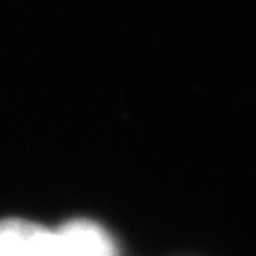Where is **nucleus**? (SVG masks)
<instances>
[{
	"mask_svg": "<svg viewBox=\"0 0 256 256\" xmlns=\"http://www.w3.org/2000/svg\"><path fill=\"white\" fill-rule=\"evenodd\" d=\"M41 256H118V249L100 224L78 219L52 232Z\"/></svg>",
	"mask_w": 256,
	"mask_h": 256,
	"instance_id": "f257e3e1",
	"label": "nucleus"
},
{
	"mask_svg": "<svg viewBox=\"0 0 256 256\" xmlns=\"http://www.w3.org/2000/svg\"><path fill=\"white\" fill-rule=\"evenodd\" d=\"M52 232L22 219L0 220V256H41Z\"/></svg>",
	"mask_w": 256,
	"mask_h": 256,
	"instance_id": "f03ea898",
	"label": "nucleus"
}]
</instances>
